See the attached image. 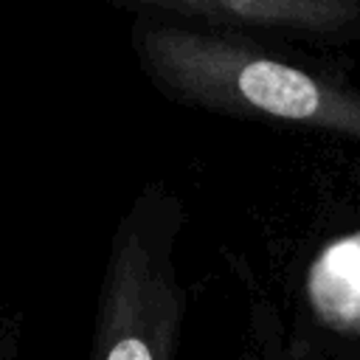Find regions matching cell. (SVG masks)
I'll return each mask as SVG.
<instances>
[{"instance_id": "1", "label": "cell", "mask_w": 360, "mask_h": 360, "mask_svg": "<svg viewBox=\"0 0 360 360\" xmlns=\"http://www.w3.org/2000/svg\"><path fill=\"white\" fill-rule=\"evenodd\" d=\"M143 22V20H141ZM146 70L174 96L225 112H253L360 138V93L242 42L143 22L135 34Z\"/></svg>"}, {"instance_id": "3", "label": "cell", "mask_w": 360, "mask_h": 360, "mask_svg": "<svg viewBox=\"0 0 360 360\" xmlns=\"http://www.w3.org/2000/svg\"><path fill=\"white\" fill-rule=\"evenodd\" d=\"M149 8L197 17L219 25H270L309 34H332L349 28L360 14L354 3H318V0H186V3H149Z\"/></svg>"}, {"instance_id": "2", "label": "cell", "mask_w": 360, "mask_h": 360, "mask_svg": "<svg viewBox=\"0 0 360 360\" xmlns=\"http://www.w3.org/2000/svg\"><path fill=\"white\" fill-rule=\"evenodd\" d=\"M132 222L121 228L101 290L93 360H169L180 318L166 253Z\"/></svg>"}, {"instance_id": "4", "label": "cell", "mask_w": 360, "mask_h": 360, "mask_svg": "<svg viewBox=\"0 0 360 360\" xmlns=\"http://www.w3.org/2000/svg\"><path fill=\"white\" fill-rule=\"evenodd\" d=\"M309 295L335 321L360 318V233L329 245L309 273Z\"/></svg>"}]
</instances>
